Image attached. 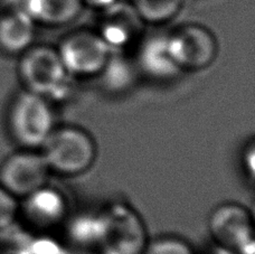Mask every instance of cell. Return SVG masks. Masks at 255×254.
<instances>
[{
    "instance_id": "obj_1",
    "label": "cell",
    "mask_w": 255,
    "mask_h": 254,
    "mask_svg": "<svg viewBox=\"0 0 255 254\" xmlns=\"http://www.w3.org/2000/svg\"><path fill=\"white\" fill-rule=\"evenodd\" d=\"M18 58L17 73L22 89L52 103L71 94L74 79L64 66L56 46L35 43Z\"/></svg>"
},
{
    "instance_id": "obj_2",
    "label": "cell",
    "mask_w": 255,
    "mask_h": 254,
    "mask_svg": "<svg viewBox=\"0 0 255 254\" xmlns=\"http://www.w3.org/2000/svg\"><path fill=\"white\" fill-rule=\"evenodd\" d=\"M51 172L65 177L85 174L98 157L95 139L79 126L55 127L39 149Z\"/></svg>"
},
{
    "instance_id": "obj_3",
    "label": "cell",
    "mask_w": 255,
    "mask_h": 254,
    "mask_svg": "<svg viewBox=\"0 0 255 254\" xmlns=\"http://www.w3.org/2000/svg\"><path fill=\"white\" fill-rule=\"evenodd\" d=\"M6 125L12 141L20 148L39 150L56 127L53 103L22 89L9 103Z\"/></svg>"
},
{
    "instance_id": "obj_4",
    "label": "cell",
    "mask_w": 255,
    "mask_h": 254,
    "mask_svg": "<svg viewBox=\"0 0 255 254\" xmlns=\"http://www.w3.org/2000/svg\"><path fill=\"white\" fill-rule=\"evenodd\" d=\"M99 254H143L150 241L142 217L129 204L113 202L99 212Z\"/></svg>"
},
{
    "instance_id": "obj_5",
    "label": "cell",
    "mask_w": 255,
    "mask_h": 254,
    "mask_svg": "<svg viewBox=\"0 0 255 254\" xmlns=\"http://www.w3.org/2000/svg\"><path fill=\"white\" fill-rule=\"evenodd\" d=\"M56 49L73 79L98 78L112 55L95 29L79 28L64 35Z\"/></svg>"
},
{
    "instance_id": "obj_6",
    "label": "cell",
    "mask_w": 255,
    "mask_h": 254,
    "mask_svg": "<svg viewBox=\"0 0 255 254\" xmlns=\"http://www.w3.org/2000/svg\"><path fill=\"white\" fill-rule=\"evenodd\" d=\"M209 234L227 254H254L253 216L247 207L238 203H224L211 213Z\"/></svg>"
},
{
    "instance_id": "obj_7",
    "label": "cell",
    "mask_w": 255,
    "mask_h": 254,
    "mask_svg": "<svg viewBox=\"0 0 255 254\" xmlns=\"http://www.w3.org/2000/svg\"><path fill=\"white\" fill-rule=\"evenodd\" d=\"M170 52L183 72L207 69L218 55L215 34L206 26L187 22L167 31Z\"/></svg>"
},
{
    "instance_id": "obj_8",
    "label": "cell",
    "mask_w": 255,
    "mask_h": 254,
    "mask_svg": "<svg viewBox=\"0 0 255 254\" xmlns=\"http://www.w3.org/2000/svg\"><path fill=\"white\" fill-rule=\"evenodd\" d=\"M51 174L39 150L20 148L0 165V185L21 201L45 187Z\"/></svg>"
},
{
    "instance_id": "obj_9",
    "label": "cell",
    "mask_w": 255,
    "mask_h": 254,
    "mask_svg": "<svg viewBox=\"0 0 255 254\" xmlns=\"http://www.w3.org/2000/svg\"><path fill=\"white\" fill-rule=\"evenodd\" d=\"M101 12L95 29L113 53H128L134 49L145 34L144 22L131 2L120 0Z\"/></svg>"
},
{
    "instance_id": "obj_10",
    "label": "cell",
    "mask_w": 255,
    "mask_h": 254,
    "mask_svg": "<svg viewBox=\"0 0 255 254\" xmlns=\"http://www.w3.org/2000/svg\"><path fill=\"white\" fill-rule=\"evenodd\" d=\"M133 58L140 75L157 82H169L184 73L170 52L167 31L145 33L134 48Z\"/></svg>"
},
{
    "instance_id": "obj_11",
    "label": "cell",
    "mask_w": 255,
    "mask_h": 254,
    "mask_svg": "<svg viewBox=\"0 0 255 254\" xmlns=\"http://www.w3.org/2000/svg\"><path fill=\"white\" fill-rule=\"evenodd\" d=\"M67 201L64 194L48 185L20 201L22 215L31 228L49 230L62 224L67 216Z\"/></svg>"
},
{
    "instance_id": "obj_12",
    "label": "cell",
    "mask_w": 255,
    "mask_h": 254,
    "mask_svg": "<svg viewBox=\"0 0 255 254\" xmlns=\"http://www.w3.org/2000/svg\"><path fill=\"white\" fill-rule=\"evenodd\" d=\"M35 21L16 3L0 11V53L20 56L35 44Z\"/></svg>"
},
{
    "instance_id": "obj_13",
    "label": "cell",
    "mask_w": 255,
    "mask_h": 254,
    "mask_svg": "<svg viewBox=\"0 0 255 254\" xmlns=\"http://www.w3.org/2000/svg\"><path fill=\"white\" fill-rule=\"evenodd\" d=\"M37 26L60 28L77 20L85 9L82 0H16Z\"/></svg>"
},
{
    "instance_id": "obj_14",
    "label": "cell",
    "mask_w": 255,
    "mask_h": 254,
    "mask_svg": "<svg viewBox=\"0 0 255 254\" xmlns=\"http://www.w3.org/2000/svg\"><path fill=\"white\" fill-rule=\"evenodd\" d=\"M139 76L133 56H129L128 53H112L98 79L108 92L120 94L129 91Z\"/></svg>"
},
{
    "instance_id": "obj_15",
    "label": "cell",
    "mask_w": 255,
    "mask_h": 254,
    "mask_svg": "<svg viewBox=\"0 0 255 254\" xmlns=\"http://www.w3.org/2000/svg\"><path fill=\"white\" fill-rule=\"evenodd\" d=\"M131 3L145 26H162L179 15L185 0H132Z\"/></svg>"
},
{
    "instance_id": "obj_16",
    "label": "cell",
    "mask_w": 255,
    "mask_h": 254,
    "mask_svg": "<svg viewBox=\"0 0 255 254\" xmlns=\"http://www.w3.org/2000/svg\"><path fill=\"white\" fill-rule=\"evenodd\" d=\"M101 233L99 213L83 214L74 217L68 225L67 234L71 241L77 247L98 249Z\"/></svg>"
},
{
    "instance_id": "obj_17",
    "label": "cell",
    "mask_w": 255,
    "mask_h": 254,
    "mask_svg": "<svg viewBox=\"0 0 255 254\" xmlns=\"http://www.w3.org/2000/svg\"><path fill=\"white\" fill-rule=\"evenodd\" d=\"M143 254H195V251L186 240L176 235H163L150 240Z\"/></svg>"
},
{
    "instance_id": "obj_18",
    "label": "cell",
    "mask_w": 255,
    "mask_h": 254,
    "mask_svg": "<svg viewBox=\"0 0 255 254\" xmlns=\"http://www.w3.org/2000/svg\"><path fill=\"white\" fill-rule=\"evenodd\" d=\"M20 201L0 185V233L15 225L19 217Z\"/></svg>"
},
{
    "instance_id": "obj_19",
    "label": "cell",
    "mask_w": 255,
    "mask_h": 254,
    "mask_svg": "<svg viewBox=\"0 0 255 254\" xmlns=\"http://www.w3.org/2000/svg\"><path fill=\"white\" fill-rule=\"evenodd\" d=\"M120 0H82L85 8H92L97 11H103L110 8Z\"/></svg>"
},
{
    "instance_id": "obj_20",
    "label": "cell",
    "mask_w": 255,
    "mask_h": 254,
    "mask_svg": "<svg viewBox=\"0 0 255 254\" xmlns=\"http://www.w3.org/2000/svg\"><path fill=\"white\" fill-rule=\"evenodd\" d=\"M254 158H255L254 144L252 142L251 146L247 149V153H245V156H244V166L248 165L247 172H248V175L251 176V178H253V176H254Z\"/></svg>"
},
{
    "instance_id": "obj_21",
    "label": "cell",
    "mask_w": 255,
    "mask_h": 254,
    "mask_svg": "<svg viewBox=\"0 0 255 254\" xmlns=\"http://www.w3.org/2000/svg\"><path fill=\"white\" fill-rule=\"evenodd\" d=\"M7 1H9V0H0V3H1V2H7Z\"/></svg>"
}]
</instances>
